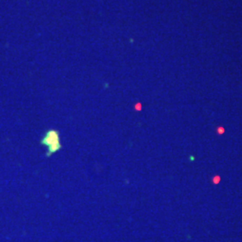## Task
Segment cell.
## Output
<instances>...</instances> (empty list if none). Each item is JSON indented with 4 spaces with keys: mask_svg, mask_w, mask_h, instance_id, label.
Here are the masks:
<instances>
[{
    "mask_svg": "<svg viewBox=\"0 0 242 242\" xmlns=\"http://www.w3.org/2000/svg\"><path fill=\"white\" fill-rule=\"evenodd\" d=\"M41 143L48 147V156L61 149L59 135L56 130H49L46 133L45 136L41 140Z\"/></svg>",
    "mask_w": 242,
    "mask_h": 242,
    "instance_id": "cell-1",
    "label": "cell"
}]
</instances>
